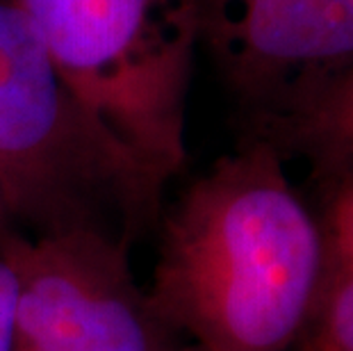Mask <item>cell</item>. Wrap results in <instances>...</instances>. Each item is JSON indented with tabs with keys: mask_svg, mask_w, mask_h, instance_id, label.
I'll list each match as a JSON object with an SVG mask.
<instances>
[{
	"mask_svg": "<svg viewBox=\"0 0 353 351\" xmlns=\"http://www.w3.org/2000/svg\"><path fill=\"white\" fill-rule=\"evenodd\" d=\"M19 226L14 223V219L10 217V212H7V208H5V201H3V197H0V240L3 237H7L12 233V230H17Z\"/></svg>",
	"mask_w": 353,
	"mask_h": 351,
	"instance_id": "30bf717a",
	"label": "cell"
},
{
	"mask_svg": "<svg viewBox=\"0 0 353 351\" xmlns=\"http://www.w3.org/2000/svg\"><path fill=\"white\" fill-rule=\"evenodd\" d=\"M321 230L328 251V272L353 267V174L340 181Z\"/></svg>",
	"mask_w": 353,
	"mask_h": 351,
	"instance_id": "ba28073f",
	"label": "cell"
},
{
	"mask_svg": "<svg viewBox=\"0 0 353 351\" xmlns=\"http://www.w3.org/2000/svg\"><path fill=\"white\" fill-rule=\"evenodd\" d=\"M296 351H353V267L328 272L317 312Z\"/></svg>",
	"mask_w": 353,
	"mask_h": 351,
	"instance_id": "52a82bcc",
	"label": "cell"
},
{
	"mask_svg": "<svg viewBox=\"0 0 353 351\" xmlns=\"http://www.w3.org/2000/svg\"><path fill=\"white\" fill-rule=\"evenodd\" d=\"M89 112L162 183L187 164L196 0H10Z\"/></svg>",
	"mask_w": 353,
	"mask_h": 351,
	"instance_id": "3957f363",
	"label": "cell"
},
{
	"mask_svg": "<svg viewBox=\"0 0 353 351\" xmlns=\"http://www.w3.org/2000/svg\"><path fill=\"white\" fill-rule=\"evenodd\" d=\"M132 249L99 230L0 240L14 276V351H169L178 335L155 315Z\"/></svg>",
	"mask_w": 353,
	"mask_h": 351,
	"instance_id": "277c9868",
	"label": "cell"
},
{
	"mask_svg": "<svg viewBox=\"0 0 353 351\" xmlns=\"http://www.w3.org/2000/svg\"><path fill=\"white\" fill-rule=\"evenodd\" d=\"M169 351H199L194 345H187V342H180V345H176V347H171Z\"/></svg>",
	"mask_w": 353,
	"mask_h": 351,
	"instance_id": "8fae6325",
	"label": "cell"
},
{
	"mask_svg": "<svg viewBox=\"0 0 353 351\" xmlns=\"http://www.w3.org/2000/svg\"><path fill=\"white\" fill-rule=\"evenodd\" d=\"M251 135L272 141L283 158L301 155L324 181H344L353 174V66L255 123Z\"/></svg>",
	"mask_w": 353,
	"mask_h": 351,
	"instance_id": "8992f818",
	"label": "cell"
},
{
	"mask_svg": "<svg viewBox=\"0 0 353 351\" xmlns=\"http://www.w3.org/2000/svg\"><path fill=\"white\" fill-rule=\"evenodd\" d=\"M146 285L155 315L199 351H296L328 276L321 223L285 158L249 135L164 208Z\"/></svg>",
	"mask_w": 353,
	"mask_h": 351,
	"instance_id": "6da1fadb",
	"label": "cell"
},
{
	"mask_svg": "<svg viewBox=\"0 0 353 351\" xmlns=\"http://www.w3.org/2000/svg\"><path fill=\"white\" fill-rule=\"evenodd\" d=\"M201 43L260 123L353 66V0H196Z\"/></svg>",
	"mask_w": 353,
	"mask_h": 351,
	"instance_id": "5b68a950",
	"label": "cell"
},
{
	"mask_svg": "<svg viewBox=\"0 0 353 351\" xmlns=\"http://www.w3.org/2000/svg\"><path fill=\"white\" fill-rule=\"evenodd\" d=\"M164 188L82 103L39 37L0 0V197L28 235L99 230L134 249Z\"/></svg>",
	"mask_w": 353,
	"mask_h": 351,
	"instance_id": "7a4b0ae2",
	"label": "cell"
},
{
	"mask_svg": "<svg viewBox=\"0 0 353 351\" xmlns=\"http://www.w3.org/2000/svg\"><path fill=\"white\" fill-rule=\"evenodd\" d=\"M0 351H14V276L0 258Z\"/></svg>",
	"mask_w": 353,
	"mask_h": 351,
	"instance_id": "9c48e42d",
	"label": "cell"
}]
</instances>
